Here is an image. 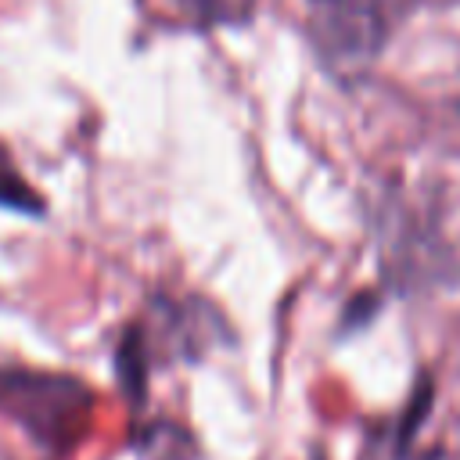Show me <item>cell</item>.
Segmentation results:
<instances>
[{"label":"cell","instance_id":"6da1fadb","mask_svg":"<svg viewBox=\"0 0 460 460\" xmlns=\"http://www.w3.org/2000/svg\"><path fill=\"white\" fill-rule=\"evenodd\" d=\"M0 413L43 446H72L93 413V392L72 374L0 367Z\"/></svg>","mask_w":460,"mask_h":460},{"label":"cell","instance_id":"7a4b0ae2","mask_svg":"<svg viewBox=\"0 0 460 460\" xmlns=\"http://www.w3.org/2000/svg\"><path fill=\"white\" fill-rule=\"evenodd\" d=\"M147 374H151V356H147V334L144 327L129 323L115 345V377L129 402H144L147 395Z\"/></svg>","mask_w":460,"mask_h":460},{"label":"cell","instance_id":"3957f363","mask_svg":"<svg viewBox=\"0 0 460 460\" xmlns=\"http://www.w3.org/2000/svg\"><path fill=\"white\" fill-rule=\"evenodd\" d=\"M137 449L144 460H194L198 456L194 438L180 424H169V420L147 424L144 435L137 438Z\"/></svg>","mask_w":460,"mask_h":460},{"label":"cell","instance_id":"277c9868","mask_svg":"<svg viewBox=\"0 0 460 460\" xmlns=\"http://www.w3.org/2000/svg\"><path fill=\"white\" fill-rule=\"evenodd\" d=\"M0 208H11V212H22V216H43L47 212V201L32 190V183L14 169L11 155L0 147Z\"/></svg>","mask_w":460,"mask_h":460},{"label":"cell","instance_id":"5b68a950","mask_svg":"<svg viewBox=\"0 0 460 460\" xmlns=\"http://www.w3.org/2000/svg\"><path fill=\"white\" fill-rule=\"evenodd\" d=\"M176 7L198 22V25H219L230 22V0H176Z\"/></svg>","mask_w":460,"mask_h":460},{"label":"cell","instance_id":"8992f818","mask_svg":"<svg viewBox=\"0 0 460 460\" xmlns=\"http://www.w3.org/2000/svg\"><path fill=\"white\" fill-rule=\"evenodd\" d=\"M428 402H431V385H428V377H420V385H417V392H413V399H410V406L402 413V428H399L402 442L413 435V428H420V420L428 413Z\"/></svg>","mask_w":460,"mask_h":460},{"label":"cell","instance_id":"52a82bcc","mask_svg":"<svg viewBox=\"0 0 460 460\" xmlns=\"http://www.w3.org/2000/svg\"><path fill=\"white\" fill-rule=\"evenodd\" d=\"M377 309V302H374V295H356L352 298V305H349V316H345V327H356V320L363 323L370 313Z\"/></svg>","mask_w":460,"mask_h":460},{"label":"cell","instance_id":"ba28073f","mask_svg":"<svg viewBox=\"0 0 460 460\" xmlns=\"http://www.w3.org/2000/svg\"><path fill=\"white\" fill-rule=\"evenodd\" d=\"M320 4H341V0H320Z\"/></svg>","mask_w":460,"mask_h":460},{"label":"cell","instance_id":"9c48e42d","mask_svg":"<svg viewBox=\"0 0 460 460\" xmlns=\"http://www.w3.org/2000/svg\"><path fill=\"white\" fill-rule=\"evenodd\" d=\"M313 460H320V456H313Z\"/></svg>","mask_w":460,"mask_h":460}]
</instances>
